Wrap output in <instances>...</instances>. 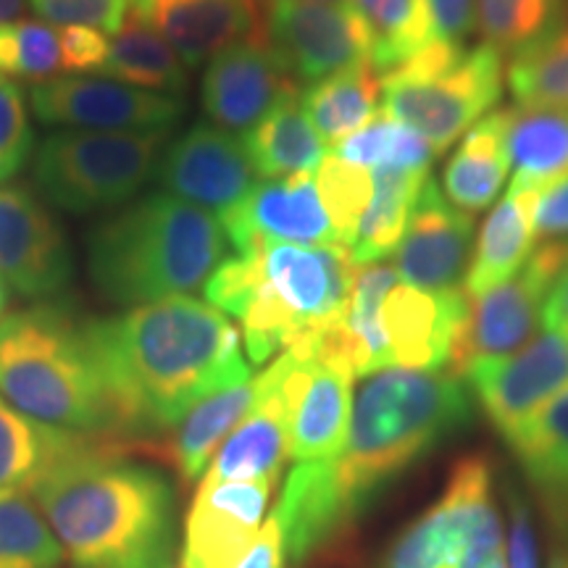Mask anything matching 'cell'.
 <instances>
[{
	"instance_id": "1",
	"label": "cell",
	"mask_w": 568,
	"mask_h": 568,
	"mask_svg": "<svg viewBox=\"0 0 568 568\" xmlns=\"http://www.w3.org/2000/svg\"><path fill=\"white\" fill-rule=\"evenodd\" d=\"M88 337L119 439L172 432L203 397L253 379L240 332L224 311L193 295H169L88 322Z\"/></svg>"
},
{
	"instance_id": "2",
	"label": "cell",
	"mask_w": 568,
	"mask_h": 568,
	"mask_svg": "<svg viewBox=\"0 0 568 568\" xmlns=\"http://www.w3.org/2000/svg\"><path fill=\"white\" fill-rule=\"evenodd\" d=\"M92 437L32 487L77 568H174V495L163 474Z\"/></svg>"
},
{
	"instance_id": "3",
	"label": "cell",
	"mask_w": 568,
	"mask_h": 568,
	"mask_svg": "<svg viewBox=\"0 0 568 568\" xmlns=\"http://www.w3.org/2000/svg\"><path fill=\"white\" fill-rule=\"evenodd\" d=\"M216 213L169 193L126 203L88 234V272L116 305H145L203 287L226 258Z\"/></svg>"
},
{
	"instance_id": "4",
	"label": "cell",
	"mask_w": 568,
	"mask_h": 568,
	"mask_svg": "<svg viewBox=\"0 0 568 568\" xmlns=\"http://www.w3.org/2000/svg\"><path fill=\"white\" fill-rule=\"evenodd\" d=\"M468 418L471 400L456 374L400 366L368 374L355 397L345 450L335 458L355 514Z\"/></svg>"
},
{
	"instance_id": "5",
	"label": "cell",
	"mask_w": 568,
	"mask_h": 568,
	"mask_svg": "<svg viewBox=\"0 0 568 568\" xmlns=\"http://www.w3.org/2000/svg\"><path fill=\"white\" fill-rule=\"evenodd\" d=\"M0 395L40 424L119 439L88 324L63 305L40 303L0 318Z\"/></svg>"
},
{
	"instance_id": "6",
	"label": "cell",
	"mask_w": 568,
	"mask_h": 568,
	"mask_svg": "<svg viewBox=\"0 0 568 568\" xmlns=\"http://www.w3.org/2000/svg\"><path fill=\"white\" fill-rule=\"evenodd\" d=\"M258 290L240 316L245 353L264 364L295 339L345 316L355 266L345 245L258 243ZM247 253V251H245Z\"/></svg>"
},
{
	"instance_id": "7",
	"label": "cell",
	"mask_w": 568,
	"mask_h": 568,
	"mask_svg": "<svg viewBox=\"0 0 568 568\" xmlns=\"http://www.w3.org/2000/svg\"><path fill=\"white\" fill-rule=\"evenodd\" d=\"M506 63L497 48L432 42L382 77V111L445 151L500 101Z\"/></svg>"
},
{
	"instance_id": "8",
	"label": "cell",
	"mask_w": 568,
	"mask_h": 568,
	"mask_svg": "<svg viewBox=\"0 0 568 568\" xmlns=\"http://www.w3.org/2000/svg\"><path fill=\"white\" fill-rule=\"evenodd\" d=\"M493 464L479 453L450 468L443 495L414 518L382 568H508Z\"/></svg>"
},
{
	"instance_id": "9",
	"label": "cell",
	"mask_w": 568,
	"mask_h": 568,
	"mask_svg": "<svg viewBox=\"0 0 568 568\" xmlns=\"http://www.w3.org/2000/svg\"><path fill=\"white\" fill-rule=\"evenodd\" d=\"M163 140L166 132H53L34 148V187L77 216L119 209L155 174Z\"/></svg>"
},
{
	"instance_id": "10",
	"label": "cell",
	"mask_w": 568,
	"mask_h": 568,
	"mask_svg": "<svg viewBox=\"0 0 568 568\" xmlns=\"http://www.w3.org/2000/svg\"><path fill=\"white\" fill-rule=\"evenodd\" d=\"M568 266V245H535L521 272L477 297H468L450 355V374H464L479 361L506 358L535 339L545 322V303Z\"/></svg>"
},
{
	"instance_id": "11",
	"label": "cell",
	"mask_w": 568,
	"mask_h": 568,
	"mask_svg": "<svg viewBox=\"0 0 568 568\" xmlns=\"http://www.w3.org/2000/svg\"><path fill=\"white\" fill-rule=\"evenodd\" d=\"M261 6V40L295 80L314 84L372 63V34L353 0H266Z\"/></svg>"
},
{
	"instance_id": "12",
	"label": "cell",
	"mask_w": 568,
	"mask_h": 568,
	"mask_svg": "<svg viewBox=\"0 0 568 568\" xmlns=\"http://www.w3.org/2000/svg\"><path fill=\"white\" fill-rule=\"evenodd\" d=\"M30 105L45 126L88 132H166L184 116L182 98L84 74L34 84Z\"/></svg>"
},
{
	"instance_id": "13",
	"label": "cell",
	"mask_w": 568,
	"mask_h": 568,
	"mask_svg": "<svg viewBox=\"0 0 568 568\" xmlns=\"http://www.w3.org/2000/svg\"><path fill=\"white\" fill-rule=\"evenodd\" d=\"M464 379L508 443L568 387V337L542 326V332L521 351L506 358L479 361L468 368Z\"/></svg>"
},
{
	"instance_id": "14",
	"label": "cell",
	"mask_w": 568,
	"mask_h": 568,
	"mask_svg": "<svg viewBox=\"0 0 568 568\" xmlns=\"http://www.w3.org/2000/svg\"><path fill=\"white\" fill-rule=\"evenodd\" d=\"M74 276L67 234L32 190L0 187V280L21 297H53Z\"/></svg>"
},
{
	"instance_id": "15",
	"label": "cell",
	"mask_w": 568,
	"mask_h": 568,
	"mask_svg": "<svg viewBox=\"0 0 568 568\" xmlns=\"http://www.w3.org/2000/svg\"><path fill=\"white\" fill-rule=\"evenodd\" d=\"M161 193L216 211L222 216L255 187V169L245 142L213 124H195L180 134L155 166Z\"/></svg>"
},
{
	"instance_id": "16",
	"label": "cell",
	"mask_w": 568,
	"mask_h": 568,
	"mask_svg": "<svg viewBox=\"0 0 568 568\" xmlns=\"http://www.w3.org/2000/svg\"><path fill=\"white\" fill-rule=\"evenodd\" d=\"M295 95H301L297 80L261 34L213 55L201 84L205 116L230 134H247L266 113Z\"/></svg>"
},
{
	"instance_id": "17",
	"label": "cell",
	"mask_w": 568,
	"mask_h": 568,
	"mask_svg": "<svg viewBox=\"0 0 568 568\" xmlns=\"http://www.w3.org/2000/svg\"><path fill=\"white\" fill-rule=\"evenodd\" d=\"M272 481L203 479L193 497L176 568H234L258 537Z\"/></svg>"
},
{
	"instance_id": "18",
	"label": "cell",
	"mask_w": 568,
	"mask_h": 568,
	"mask_svg": "<svg viewBox=\"0 0 568 568\" xmlns=\"http://www.w3.org/2000/svg\"><path fill=\"white\" fill-rule=\"evenodd\" d=\"M222 226L234 251L245 253L258 243L339 245L314 174L284 176L255 184L251 195L222 213Z\"/></svg>"
},
{
	"instance_id": "19",
	"label": "cell",
	"mask_w": 568,
	"mask_h": 568,
	"mask_svg": "<svg viewBox=\"0 0 568 568\" xmlns=\"http://www.w3.org/2000/svg\"><path fill=\"white\" fill-rule=\"evenodd\" d=\"M471 240V213L456 209L429 176L400 240L395 272L408 287L435 290V293L458 290L466 280Z\"/></svg>"
},
{
	"instance_id": "20",
	"label": "cell",
	"mask_w": 568,
	"mask_h": 568,
	"mask_svg": "<svg viewBox=\"0 0 568 568\" xmlns=\"http://www.w3.org/2000/svg\"><path fill=\"white\" fill-rule=\"evenodd\" d=\"M466 311L468 295L464 290L435 293L395 284L382 305V329L393 366L418 372H443V366H450L453 345Z\"/></svg>"
},
{
	"instance_id": "21",
	"label": "cell",
	"mask_w": 568,
	"mask_h": 568,
	"mask_svg": "<svg viewBox=\"0 0 568 568\" xmlns=\"http://www.w3.org/2000/svg\"><path fill=\"white\" fill-rule=\"evenodd\" d=\"M258 0H134L132 19L161 34L184 67H201L258 34Z\"/></svg>"
},
{
	"instance_id": "22",
	"label": "cell",
	"mask_w": 568,
	"mask_h": 568,
	"mask_svg": "<svg viewBox=\"0 0 568 568\" xmlns=\"http://www.w3.org/2000/svg\"><path fill=\"white\" fill-rule=\"evenodd\" d=\"M272 516L282 529L284 556L303 564L358 514L339 481L337 460H305L290 471Z\"/></svg>"
},
{
	"instance_id": "23",
	"label": "cell",
	"mask_w": 568,
	"mask_h": 568,
	"mask_svg": "<svg viewBox=\"0 0 568 568\" xmlns=\"http://www.w3.org/2000/svg\"><path fill=\"white\" fill-rule=\"evenodd\" d=\"M560 545H568V387L508 439Z\"/></svg>"
},
{
	"instance_id": "24",
	"label": "cell",
	"mask_w": 568,
	"mask_h": 568,
	"mask_svg": "<svg viewBox=\"0 0 568 568\" xmlns=\"http://www.w3.org/2000/svg\"><path fill=\"white\" fill-rule=\"evenodd\" d=\"M542 190L510 182L508 195L481 226L477 251L468 261L464 293L477 297L521 272L535 251V216Z\"/></svg>"
},
{
	"instance_id": "25",
	"label": "cell",
	"mask_w": 568,
	"mask_h": 568,
	"mask_svg": "<svg viewBox=\"0 0 568 568\" xmlns=\"http://www.w3.org/2000/svg\"><path fill=\"white\" fill-rule=\"evenodd\" d=\"M353 379L345 366L316 358L290 426V458L305 464L343 456L353 416Z\"/></svg>"
},
{
	"instance_id": "26",
	"label": "cell",
	"mask_w": 568,
	"mask_h": 568,
	"mask_svg": "<svg viewBox=\"0 0 568 568\" xmlns=\"http://www.w3.org/2000/svg\"><path fill=\"white\" fill-rule=\"evenodd\" d=\"M510 109L479 119L443 172L447 201L466 213L487 211L497 201L510 169L508 153Z\"/></svg>"
},
{
	"instance_id": "27",
	"label": "cell",
	"mask_w": 568,
	"mask_h": 568,
	"mask_svg": "<svg viewBox=\"0 0 568 568\" xmlns=\"http://www.w3.org/2000/svg\"><path fill=\"white\" fill-rule=\"evenodd\" d=\"M90 439L92 435L34 422L0 395V497L32 493L55 464L74 456Z\"/></svg>"
},
{
	"instance_id": "28",
	"label": "cell",
	"mask_w": 568,
	"mask_h": 568,
	"mask_svg": "<svg viewBox=\"0 0 568 568\" xmlns=\"http://www.w3.org/2000/svg\"><path fill=\"white\" fill-rule=\"evenodd\" d=\"M255 174L266 180L314 174L326 159V142L305 116L301 95L287 98L243 134Z\"/></svg>"
},
{
	"instance_id": "29",
	"label": "cell",
	"mask_w": 568,
	"mask_h": 568,
	"mask_svg": "<svg viewBox=\"0 0 568 568\" xmlns=\"http://www.w3.org/2000/svg\"><path fill=\"white\" fill-rule=\"evenodd\" d=\"M379 95L382 80L374 67L361 63L308 84L301 92V105L318 138L326 145H339L379 116Z\"/></svg>"
},
{
	"instance_id": "30",
	"label": "cell",
	"mask_w": 568,
	"mask_h": 568,
	"mask_svg": "<svg viewBox=\"0 0 568 568\" xmlns=\"http://www.w3.org/2000/svg\"><path fill=\"white\" fill-rule=\"evenodd\" d=\"M429 176V169H374L372 203H368L351 245L355 266L379 264L400 245L403 234L408 230L410 213L416 209L418 193Z\"/></svg>"
},
{
	"instance_id": "31",
	"label": "cell",
	"mask_w": 568,
	"mask_h": 568,
	"mask_svg": "<svg viewBox=\"0 0 568 568\" xmlns=\"http://www.w3.org/2000/svg\"><path fill=\"white\" fill-rule=\"evenodd\" d=\"M255 379L219 389L203 397L187 416L174 426V437L169 443V458L184 481H195L209 460L219 453V445L237 429L240 422L255 403Z\"/></svg>"
},
{
	"instance_id": "32",
	"label": "cell",
	"mask_w": 568,
	"mask_h": 568,
	"mask_svg": "<svg viewBox=\"0 0 568 568\" xmlns=\"http://www.w3.org/2000/svg\"><path fill=\"white\" fill-rule=\"evenodd\" d=\"M508 153L514 182L548 190L568 176V109H510Z\"/></svg>"
},
{
	"instance_id": "33",
	"label": "cell",
	"mask_w": 568,
	"mask_h": 568,
	"mask_svg": "<svg viewBox=\"0 0 568 568\" xmlns=\"http://www.w3.org/2000/svg\"><path fill=\"white\" fill-rule=\"evenodd\" d=\"M101 74L163 95L182 98L187 90V69L180 55L161 34L138 19L126 21L111 40Z\"/></svg>"
},
{
	"instance_id": "34",
	"label": "cell",
	"mask_w": 568,
	"mask_h": 568,
	"mask_svg": "<svg viewBox=\"0 0 568 568\" xmlns=\"http://www.w3.org/2000/svg\"><path fill=\"white\" fill-rule=\"evenodd\" d=\"M508 84L524 109H568V21L510 55Z\"/></svg>"
},
{
	"instance_id": "35",
	"label": "cell",
	"mask_w": 568,
	"mask_h": 568,
	"mask_svg": "<svg viewBox=\"0 0 568 568\" xmlns=\"http://www.w3.org/2000/svg\"><path fill=\"white\" fill-rule=\"evenodd\" d=\"M372 34V67L387 74L432 45L422 0H353Z\"/></svg>"
},
{
	"instance_id": "36",
	"label": "cell",
	"mask_w": 568,
	"mask_h": 568,
	"mask_svg": "<svg viewBox=\"0 0 568 568\" xmlns=\"http://www.w3.org/2000/svg\"><path fill=\"white\" fill-rule=\"evenodd\" d=\"M568 21V0H477V27L487 45L516 53Z\"/></svg>"
},
{
	"instance_id": "37",
	"label": "cell",
	"mask_w": 568,
	"mask_h": 568,
	"mask_svg": "<svg viewBox=\"0 0 568 568\" xmlns=\"http://www.w3.org/2000/svg\"><path fill=\"white\" fill-rule=\"evenodd\" d=\"M61 560V542L30 497H0V568H59Z\"/></svg>"
},
{
	"instance_id": "38",
	"label": "cell",
	"mask_w": 568,
	"mask_h": 568,
	"mask_svg": "<svg viewBox=\"0 0 568 568\" xmlns=\"http://www.w3.org/2000/svg\"><path fill=\"white\" fill-rule=\"evenodd\" d=\"M335 155L364 169H429L437 151L424 134L410 126L387 116H376L366 130L339 142Z\"/></svg>"
},
{
	"instance_id": "39",
	"label": "cell",
	"mask_w": 568,
	"mask_h": 568,
	"mask_svg": "<svg viewBox=\"0 0 568 568\" xmlns=\"http://www.w3.org/2000/svg\"><path fill=\"white\" fill-rule=\"evenodd\" d=\"M316 190L339 245L351 247L361 219L372 203V174H368V169L355 166L339 155H326L322 166L316 169Z\"/></svg>"
},
{
	"instance_id": "40",
	"label": "cell",
	"mask_w": 568,
	"mask_h": 568,
	"mask_svg": "<svg viewBox=\"0 0 568 568\" xmlns=\"http://www.w3.org/2000/svg\"><path fill=\"white\" fill-rule=\"evenodd\" d=\"M55 71H61V38L53 24L32 19L0 24V77L48 82Z\"/></svg>"
},
{
	"instance_id": "41",
	"label": "cell",
	"mask_w": 568,
	"mask_h": 568,
	"mask_svg": "<svg viewBox=\"0 0 568 568\" xmlns=\"http://www.w3.org/2000/svg\"><path fill=\"white\" fill-rule=\"evenodd\" d=\"M34 153L27 98L17 82L0 77V182L17 176Z\"/></svg>"
},
{
	"instance_id": "42",
	"label": "cell",
	"mask_w": 568,
	"mask_h": 568,
	"mask_svg": "<svg viewBox=\"0 0 568 568\" xmlns=\"http://www.w3.org/2000/svg\"><path fill=\"white\" fill-rule=\"evenodd\" d=\"M40 21L53 27H90L98 32H119L130 21L134 0H30Z\"/></svg>"
},
{
	"instance_id": "43",
	"label": "cell",
	"mask_w": 568,
	"mask_h": 568,
	"mask_svg": "<svg viewBox=\"0 0 568 568\" xmlns=\"http://www.w3.org/2000/svg\"><path fill=\"white\" fill-rule=\"evenodd\" d=\"M432 42H456L477 30V0H422Z\"/></svg>"
},
{
	"instance_id": "44",
	"label": "cell",
	"mask_w": 568,
	"mask_h": 568,
	"mask_svg": "<svg viewBox=\"0 0 568 568\" xmlns=\"http://www.w3.org/2000/svg\"><path fill=\"white\" fill-rule=\"evenodd\" d=\"M61 38V71L67 74H88L101 71L109 55L111 40L90 27H59Z\"/></svg>"
},
{
	"instance_id": "45",
	"label": "cell",
	"mask_w": 568,
	"mask_h": 568,
	"mask_svg": "<svg viewBox=\"0 0 568 568\" xmlns=\"http://www.w3.org/2000/svg\"><path fill=\"white\" fill-rule=\"evenodd\" d=\"M508 497V518H510V535H508V568H539L537 556V535L527 500H524L521 489L516 485H506Z\"/></svg>"
},
{
	"instance_id": "46",
	"label": "cell",
	"mask_w": 568,
	"mask_h": 568,
	"mask_svg": "<svg viewBox=\"0 0 568 568\" xmlns=\"http://www.w3.org/2000/svg\"><path fill=\"white\" fill-rule=\"evenodd\" d=\"M568 245V176L539 197L535 216V245Z\"/></svg>"
},
{
	"instance_id": "47",
	"label": "cell",
	"mask_w": 568,
	"mask_h": 568,
	"mask_svg": "<svg viewBox=\"0 0 568 568\" xmlns=\"http://www.w3.org/2000/svg\"><path fill=\"white\" fill-rule=\"evenodd\" d=\"M234 568H284V539L274 516L264 524L251 550Z\"/></svg>"
},
{
	"instance_id": "48",
	"label": "cell",
	"mask_w": 568,
	"mask_h": 568,
	"mask_svg": "<svg viewBox=\"0 0 568 568\" xmlns=\"http://www.w3.org/2000/svg\"><path fill=\"white\" fill-rule=\"evenodd\" d=\"M542 326L556 329V332H560V335L568 337V266H566V272L560 274L556 287H552L548 303H545Z\"/></svg>"
},
{
	"instance_id": "49",
	"label": "cell",
	"mask_w": 568,
	"mask_h": 568,
	"mask_svg": "<svg viewBox=\"0 0 568 568\" xmlns=\"http://www.w3.org/2000/svg\"><path fill=\"white\" fill-rule=\"evenodd\" d=\"M27 0H0V24L3 21H13L21 13V9H24Z\"/></svg>"
},
{
	"instance_id": "50",
	"label": "cell",
	"mask_w": 568,
	"mask_h": 568,
	"mask_svg": "<svg viewBox=\"0 0 568 568\" xmlns=\"http://www.w3.org/2000/svg\"><path fill=\"white\" fill-rule=\"evenodd\" d=\"M550 568H568V545L556 548V552H552L550 558Z\"/></svg>"
},
{
	"instance_id": "51",
	"label": "cell",
	"mask_w": 568,
	"mask_h": 568,
	"mask_svg": "<svg viewBox=\"0 0 568 568\" xmlns=\"http://www.w3.org/2000/svg\"><path fill=\"white\" fill-rule=\"evenodd\" d=\"M6 303H9V287H6L3 280H0V318H3Z\"/></svg>"
},
{
	"instance_id": "52",
	"label": "cell",
	"mask_w": 568,
	"mask_h": 568,
	"mask_svg": "<svg viewBox=\"0 0 568 568\" xmlns=\"http://www.w3.org/2000/svg\"><path fill=\"white\" fill-rule=\"evenodd\" d=\"M261 3H266V0H261ZM314 3H339V0H314Z\"/></svg>"
}]
</instances>
